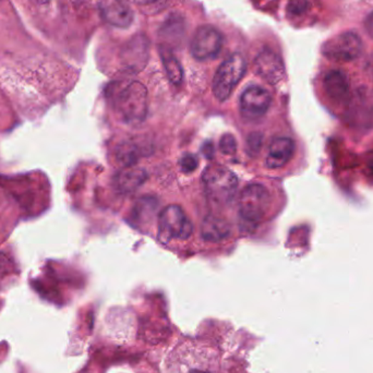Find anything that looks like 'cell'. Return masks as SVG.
<instances>
[{
    "label": "cell",
    "mask_w": 373,
    "mask_h": 373,
    "mask_svg": "<svg viewBox=\"0 0 373 373\" xmlns=\"http://www.w3.org/2000/svg\"><path fill=\"white\" fill-rule=\"evenodd\" d=\"M261 142H262V138L261 136L257 135V133H252V136H250V138L248 139V146L251 148L250 151H259L260 146H261Z\"/></svg>",
    "instance_id": "603a6c76"
},
{
    "label": "cell",
    "mask_w": 373,
    "mask_h": 373,
    "mask_svg": "<svg viewBox=\"0 0 373 373\" xmlns=\"http://www.w3.org/2000/svg\"><path fill=\"white\" fill-rule=\"evenodd\" d=\"M117 114L128 125H139L148 114V90L140 82L118 86L114 96Z\"/></svg>",
    "instance_id": "7a4b0ae2"
},
{
    "label": "cell",
    "mask_w": 373,
    "mask_h": 373,
    "mask_svg": "<svg viewBox=\"0 0 373 373\" xmlns=\"http://www.w3.org/2000/svg\"><path fill=\"white\" fill-rule=\"evenodd\" d=\"M148 42L145 37L139 35L127 43L123 51V63L127 69L141 70L148 61Z\"/></svg>",
    "instance_id": "4fadbf2b"
},
{
    "label": "cell",
    "mask_w": 373,
    "mask_h": 373,
    "mask_svg": "<svg viewBox=\"0 0 373 373\" xmlns=\"http://www.w3.org/2000/svg\"><path fill=\"white\" fill-rule=\"evenodd\" d=\"M372 78H373V69H372Z\"/></svg>",
    "instance_id": "484cf974"
},
{
    "label": "cell",
    "mask_w": 373,
    "mask_h": 373,
    "mask_svg": "<svg viewBox=\"0 0 373 373\" xmlns=\"http://www.w3.org/2000/svg\"><path fill=\"white\" fill-rule=\"evenodd\" d=\"M246 68V61L240 53H234L220 66L212 84L214 96L218 101L224 102L232 96L237 84L244 77Z\"/></svg>",
    "instance_id": "277c9868"
},
{
    "label": "cell",
    "mask_w": 373,
    "mask_h": 373,
    "mask_svg": "<svg viewBox=\"0 0 373 373\" xmlns=\"http://www.w3.org/2000/svg\"><path fill=\"white\" fill-rule=\"evenodd\" d=\"M167 368L168 373H223L218 352L193 342L173 352Z\"/></svg>",
    "instance_id": "6da1fadb"
},
{
    "label": "cell",
    "mask_w": 373,
    "mask_h": 373,
    "mask_svg": "<svg viewBox=\"0 0 373 373\" xmlns=\"http://www.w3.org/2000/svg\"><path fill=\"white\" fill-rule=\"evenodd\" d=\"M272 104L271 93L259 86H251L240 96V113L245 118L255 121L267 114Z\"/></svg>",
    "instance_id": "9c48e42d"
},
{
    "label": "cell",
    "mask_w": 373,
    "mask_h": 373,
    "mask_svg": "<svg viewBox=\"0 0 373 373\" xmlns=\"http://www.w3.org/2000/svg\"><path fill=\"white\" fill-rule=\"evenodd\" d=\"M271 203V195L265 185L251 183L241 191L239 214L245 222L255 224L265 218Z\"/></svg>",
    "instance_id": "5b68a950"
},
{
    "label": "cell",
    "mask_w": 373,
    "mask_h": 373,
    "mask_svg": "<svg viewBox=\"0 0 373 373\" xmlns=\"http://www.w3.org/2000/svg\"><path fill=\"white\" fill-rule=\"evenodd\" d=\"M255 71L269 83H278L284 77L283 61L275 51L265 49L255 58Z\"/></svg>",
    "instance_id": "30bf717a"
},
{
    "label": "cell",
    "mask_w": 373,
    "mask_h": 373,
    "mask_svg": "<svg viewBox=\"0 0 373 373\" xmlns=\"http://www.w3.org/2000/svg\"><path fill=\"white\" fill-rule=\"evenodd\" d=\"M100 9L103 18L111 26L126 29L133 24L135 14L125 0H103Z\"/></svg>",
    "instance_id": "8fae6325"
},
{
    "label": "cell",
    "mask_w": 373,
    "mask_h": 373,
    "mask_svg": "<svg viewBox=\"0 0 373 373\" xmlns=\"http://www.w3.org/2000/svg\"><path fill=\"white\" fill-rule=\"evenodd\" d=\"M230 230L228 220L218 216L209 215L202 222L201 236L204 240L220 242L230 237Z\"/></svg>",
    "instance_id": "9a60e30c"
},
{
    "label": "cell",
    "mask_w": 373,
    "mask_h": 373,
    "mask_svg": "<svg viewBox=\"0 0 373 373\" xmlns=\"http://www.w3.org/2000/svg\"><path fill=\"white\" fill-rule=\"evenodd\" d=\"M180 167L183 173H193L198 167V158L193 154H185L181 158Z\"/></svg>",
    "instance_id": "44dd1931"
},
{
    "label": "cell",
    "mask_w": 373,
    "mask_h": 373,
    "mask_svg": "<svg viewBox=\"0 0 373 373\" xmlns=\"http://www.w3.org/2000/svg\"><path fill=\"white\" fill-rule=\"evenodd\" d=\"M220 148L223 154L233 155L237 151V141L234 136L226 133L220 138Z\"/></svg>",
    "instance_id": "d6986e66"
},
{
    "label": "cell",
    "mask_w": 373,
    "mask_h": 373,
    "mask_svg": "<svg viewBox=\"0 0 373 373\" xmlns=\"http://www.w3.org/2000/svg\"><path fill=\"white\" fill-rule=\"evenodd\" d=\"M362 47L364 45L359 35L349 31L335 35L327 40L323 45L322 53L331 61L347 63L359 57Z\"/></svg>",
    "instance_id": "52a82bcc"
},
{
    "label": "cell",
    "mask_w": 373,
    "mask_h": 373,
    "mask_svg": "<svg viewBox=\"0 0 373 373\" xmlns=\"http://www.w3.org/2000/svg\"><path fill=\"white\" fill-rule=\"evenodd\" d=\"M148 174L145 170L137 167H125L115 175L114 188L121 195H130L136 193L145 183Z\"/></svg>",
    "instance_id": "5bb4252c"
},
{
    "label": "cell",
    "mask_w": 373,
    "mask_h": 373,
    "mask_svg": "<svg viewBox=\"0 0 373 373\" xmlns=\"http://www.w3.org/2000/svg\"><path fill=\"white\" fill-rule=\"evenodd\" d=\"M222 47V33L214 26H202L193 35L190 51L198 61H208L215 58Z\"/></svg>",
    "instance_id": "ba28073f"
},
{
    "label": "cell",
    "mask_w": 373,
    "mask_h": 373,
    "mask_svg": "<svg viewBox=\"0 0 373 373\" xmlns=\"http://www.w3.org/2000/svg\"><path fill=\"white\" fill-rule=\"evenodd\" d=\"M193 232L190 218L178 205H170L160 212L158 218V235L160 238L185 240L193 235Z\"/></svg>",
    "instance_id": "8992f818"
},
{
    "label": "cell",
    "mask_w": 373,
    "mask_h": 373,
    "mask_svg": "<svg viewBox=\"0 0 373 373\" xmlns=\"http://www.w3.org/2000/svg\"><path fill=\"white\" fill-rule=\"evenodd\" d=\"M364 28H366L367 32L373 39V11L367 16L366 21H364Z\"/></svg>",
    "instance_id": "cb8c5ba5"
},
{
    "label": "cell",
    "mask_w": 373,
    "mask_h": 373,
    "mask_svg": "<svg viewBox=\"0 0 373 373\" xmlns=\"http://www.w3.org/2000/svg\"><path fill=\"white\" fill-rule=\"evenodd\" d=\"M135 1H137V3L139 4H144V5H145V4L153 3V1H156V0H135Z\"/></svg>",
    "instance_id": "d4e9b609"
},
{
    "label": "cell",
    "mask_w": 373,
    "mask_h": 373,
    "mask_svg": "<svg viewBox=\"0 0 373 373\" xmlns=\"http://www.w3.org/2000/svg\"><path fill=\"white\" fill-rule=\"evenodd\" d=\"M160 55L162 57L163 65L166 70L167 76L174 84H180L183 81V71L178 59L175 57L168 47L162 46L160 49Z\"/></svg>",
    "instance_id": "e0dca14e"
},
{
    "label": "cell",
    "mask_w": 373,
    "mask_h": 373,
    "mask_svg": "<svg viewBox=\"0 0 373 373\" xmlns=\"http://www.w3.org/2000/svg\"><path fill=\"white\" fill-rule=\"evenodd\" d=\"M139 148L130 142H123L116 148V158L123 167H131L139 158Z\"/></svg>",
    "instance_id": "ac0fdd59"
},
{
    "label": "cell",
    "mask_w": 373,
    "mask_h": 373,
    "mask_svg": "<svg viewBox=\"0 0 373 373\" xmlns=\"http://www.w3.org/2000/svg\"><path fill=\"white\" fill-rule=\"evenodd\" d=\"M294 152L295 142L290 138H275L270 144L265 165L270 170L281 168L292 160Z\"/></svg>",
    "instance_id": "7c38bea8"
},
{
    "label": "cell",
    "mask_w": 373,
    "mask_h": 373,
    "mask_svg": "<svg viewBox=\"0 0 373 373\" xmlns=\"http://www.w3.org/2000/svg\"><path fill=\"white\" fill-rule=\"evenodd\" d=\"M325 90L332 98L342 100L347 96L349 90V82L347 76L339 70L329 72L325 79Z\"/></svg>",
    "instance_id": "2e32d148"
},
{
    "label": "cell",
    "mask_w": 373,
    "mask_h": 373,
    "mask_svg": "<svg viewBox=\"0 0 373 373\" xmlns=\"http://www.w3.org/2000/svg\"><path fill=\"white\" fill-rule=\"evenodd\" d=\"M309 0H290L288 3V11L294 16L304 14L309 9Z\"/></svg>",
    "instance_id": "ffe728a7"
},
{
    "label": "cell",
    "mask_w": 373,
    "mask_h": 373,
    "mask_svg": "<svg viewBox=\"0 0 373 373\" xmlns=\"http://www.w3.org/2000/svg\"><path fill=\"white\" fill-rule=\"evenodd\" d=\"M202 185L207 197L218 205L228 204L234 199L238 187L236 175L226 167L211 165L202 175Z\"/></svg>",
    "instance_id": "3957f363"
},
{
    "label": "cell",
    "mask_w": 373,
    "mask_h": 373,
    "mask_svg": "<svg viewBox=\"0 0 373 373\" xmlns=\"http://www.w3.org/2000/svg\"><path fill=\"white\" fill-rule=\"evenodd\" d=\"M14 271V265L11 260L5 255L0 252V273L9 274Z\"/></svg>",
    "instance_id": "7402d4cb"
}]
</instances>
